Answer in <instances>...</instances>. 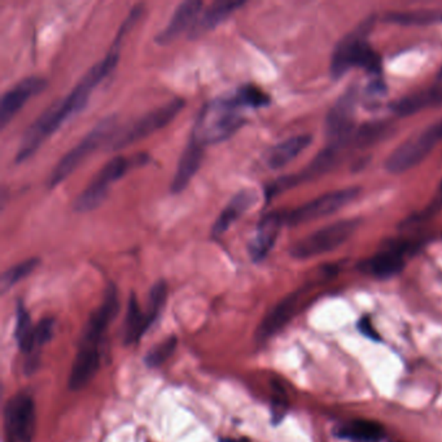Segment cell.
Returning <instances> with one entry per match:
<instances>
[{
	"label": "cell",
	"mask_w": 442,
	"mask_h": 442,
	"mask_svg": "<svg viewBox=\"0 0 442 442\" xmlns=\"http://www.w3.org/2000/svg\"><path fill=\"white\" fill-rule=\"evenodd\" d=\"M45 87V81L39 77H29L18 82L14 89L7 91L0 103V125L6 127L23 108L31 96L38 95Z\"/></svg>",
	"instance_id": "cell-12"
},
{
	"label": "cell",
	"mask_w": 442,
	"mask_h": 442,
	"mask_svg": "<svg viewBox=\"0 0 442 442\" xmlns=\"http://www.w3.org/2000/svg\"><path fill=\"white\" fill-rule=\"evenodd\" d=\"M185 102L183 99H174L169 103L163 104V107L153 109L146 116L135 121L133 125L127 126L118 131L109 140L112 151H117L129 147L139 140L147 138L149 135L161 130L169 125L170 122L177 117L178 113L185 108Z\"/></svg>",
	"instance_id": "cell-5"
},
{
	"label": "cell",
	"mask_w": 442,
	"mask_h": 442,
	"mask_svg": "<svg viewBox=\"0 0 442 442\" xmlns=\"http://www.w3.org/2000/svg\"><path fill=\"white\" fill-rule=\"evenodd\" d=\"M358 227L357 220H344L333 222L323 229L314 231L313 234L305 236L300 242L291 247V256L297 259L322 256L328 252L335 251L349 240Z\"/></svg>",
	"instance_id": "cell-4"
},
{
	"label": "cell",
	"mask_w": 442,
	"mask_h": 442,
	"mask_svg": "<svg viewBox=\"0 0 442 442\" xmlns=\"http://www.w3.org/2000/svg\"><path fill=\"white\" fill-rule=\"evenodd\" d=\"M298 297L296 295L289 296L284 298L281 303H278L267 316L264 322L258 327L257 339L266 340L274 333L283 328V325L287 323L288 320L292 318L297 306Z\"/></svg>",
	"instance_id": "cell-21"
},
{
	"label": "cell",
	"mask_w": 442,
	"mask_h": 442,
	"mask_svg": "<svg viewBox=\"0 0 442 442\" xmlns=\"http://www.w3.org/2000/svg\"><path fill=\"white\" fill-rule=\"evenodd\" d=\"M372 23V20L365 21L336 45L331 60V73L335 78L343 77L355 67L365 68L369 72H379L380 59L366 39Z\"/></svg>",
	"instance_id": "cell-3"
},
{
	"label": "cell",
	"mask_w": 442,
	"mask_h": 442,
	"mask_svg": "<svg viewBox=\"0 0 442 442\" xmlns=\"http://www.w3.org/2000/svg\"><path fill=\"white\" fill-rule=\"evenodd\" d=\"M203 157H204V146H201L199 141L191 138L178 163L177 173L171 183L173 193H179L190 185L192 178L199 170Z\"/></svg>",
	"instance_id": "cell-18"
},
{
	"label": "cell",
	"mask_w": 442,
	"mask_h": 442,
	"mask_svg": "<svg viewBox=\"0 0 442 442\" xmlns=\"http://www.w3.org/2000/svg\"><path fill=\"white\" fill-rule=\"evenodd\" d=\"M119 309L117 289L109 287L105 292L103 303L92 313L87 325H85L80 347H91L100 350V344L104 335L111 325L112 320L117 316Z\"/></svg>",
	"instance_id": "cell-11"
},
{
	"label": "cell",
	"mask_w": 442,
	"mask_h": 442,
	"mask_svg": "<svg viewBox=\"0 0 442 442\" xmlns=\"http://www.w3.org/2000/svg\"><path fill=\"white\" fill-rule=\"evenodd\" d=\"M283 222L284 215L278 212H273L266 214L258 223L256 234L249 243V254L254 262L265 259L266 256L273 249Z\"/></svg>",
	"instance_id": "cell-13"
},
{
	"label": "cell",
	"mask_w": 442,
	"mask_h": 442,
	"mask_svg": "<svg viewBox=\"0 0 442 442\" xmlns=\"http://www.w3.org/2000/svg\"><path fill=\"white\" fill-rule=\"evenodd\" d=\"M34 330L36 325L31 323L28 311L23 305H18L15 336L20 350L28 355H33L34 353Z\"/></svg>",
	"instance_id": "cell-26"
},
{
	"label": "cell",
	"mask_w": 442,
	"mask_h": 442,
	"mask_svg": "<svg viewBox=\"0 0 442 442\" xmlns=\"http://www.w3.org/2000/svg\"><path fill=\"white\" fill-rule=\"evenodd\" d=\"M336 435L352 441L375 442L384 436V428L375 421L354 420L338 429Z\"/></svg>",
	"instance_id": "cell-23"
},
{
	"label": "cell",
	"mask_w": 442,
	"mask_h": 442,
	"mask_svg": "<svg viewBox=\"0 0 442 442\" xmlns=\"http://www.w3.org/2000/svg\"><path fill=\"white\" fill-rule=\"evenodd\" d=\"M38 265H39V259L38 258H29V259L21 262V264H17V265L9 267L7 271H4L3 275H1V280H0L1 291L6 292L9 288L16 286L20 280L25 279L26 276H29L30 274L37 269Z\"/></svg>",
	"instance_id": "cell-27"
},
{
	"label": "cell",
	"mask_w": 442,
	"mask_h": 442,
	"mask_svg": "<svg viewBox=\"0 0 442 442\" xmlns=\"http://www.w3.org/2000/svg\"><path fill=\"white\" fill-rule=\"evenodd\" d=\"M117 61L118 45H113L105 59L96 64L95 67L91 68L69 95L61 99L58 103L52 104L47 111L43 112L37 118V121L33 125H30L20 143L18 152L16 155V163L26 161L37 152L38 148L43 144L45 140L48 139L52 134L60 129V126L63 125L68 118L72 117L73 114L83 109L91 92L105 77L109 75L117 65Z\"/></svg>",
	"instance_id": "cell-1"
},
{
	"label": "cell",
	"mask_w": 442,
	"mask_h": 442,
	"mask_svg": "<svg viewBox=\"0 0 442 442\" xmlns=\"http://www.w3.org/2000/svg\"><path fill=\"white\" fill-rule=\"evenodd\" d=\"M178 339L171 336L169 339L163 340L160 344H157L156 347H152L147 355L144 357V362L148 367L155 369L161 366L163 362L168 361L171 354L176 352L177 349Z\"/></svg>",
	"instance_id": "cell-29"
},
{
	"label": "cell",
	"mask_w": 442,
	"mask_h": 442,
	"mask_svg": "<svg viewBox=\"0 0 442 442\" xmlns=\"http://www.w3.org/2000/svg\"><path fill=\"white\" fill-rule=\"evenodd\" d=\"M257 200L258 193L254 190L244 188L237 192L217 218L212 229V235L214 237L223 235L243 214L247 213L257 203Z\"/></svg>",
	"instance_id": "cell-14"
},
{
	"label": "cell",
	"mask_w": 442,
	"mask_h": 442,
	"mask_svg": "<svg viewBox=\"0 0 442 442\" xmlns=\"http://www.w3.org/2000/svg\"><path fill=\"white\" fill-rule=\"evenodd\" d=\"M203 3L198 0H190L179 4L174 15L170 18L168 26L156 37L157 45H166L173 43L178 37H180L185 30L191 25L192 21L199 15Z\"/></svg>",
	"instance_id": "cell-15"
},
{
	"label": "cell",
	"mask_w": 442,
	"mask_h": 442,
	"mask_svg": "<svg viewBox=\"0 0 442 442\" xmlns=\"http://www.w3.org/2000/svg\"><path fill=\"white\" fill-rule=\"evenodd\" d=\"M310 143H311L310 135H297L284 140L267 151L265 156L266 165L270 169H281L309 147Z\"/></svg>",
	"instance_id": "cell-19"
},
{
	"label": "cell",
	"mask_w": 442,
	"mask_h": 442,
	"mask_svg": "<svg viewBox=\"0 0 442 442\" xmlns=\"http://www.w3.org/2000/svg\"><path fill=\"white\" fill-rule=\"evenodd\" d=\"M243 108H261L270 103V97L254 85H244L232 94Z\"/></svg>",
	"instance_id": "cell-28"
},
{
	"label": "cell",
	"mask_w": 442,
	"mask_h": 442,
	"mask_svg": "<svg viewBox=\"0 0 442 442\" xmlns=\"http://www.w3.org/2000/svg\"><path fill=\"white\" fill-rule=\"evenodd\" d=\"M4 418L8 435L14 441L31 442L37 426L36 404L31 396L18 393L11 398L6 406Z\"/></svg>",
	"instance_id": "cell-10"
},
{
	"label": "cell",
	"mask_w": 442,
	"mask_h": 442,
	"mask_svg": "<svg viewBox=\"0 0 442 442\" xmlns=\"http://www.w3.org/2000/svg\"><path fill=\"white\" fill-rule=\"evenodd\" d=\"M404 267V252L401 249H389L370 258L365 265V270L376 278L388 279L401 273Z\"/></svg>",
	"instance_id": "cell-22"
},
{
	"label": "cell",
	"mask_w": 442,
	"mask_h": 442,
	"mask_svg": "<svg viewBox=\"0 0 442 442\" xmlns=\"http://www.w3.org/2000/svg\"><path fill=\"white\" fill-rule=\"evenodd\" d=\"M151 325L148 323L144 311L140 309L139 303L135 296H131L127 313H126L125 327H124V338L126 344H133L147 332Z\"/></svg>",
	"instance_id": "cell-24"
},
{
	"label": "cell",
	"mask_w": 442,
	"mask_h": 442,
	"mask_svg": "<svg viewBox=\"0 0 442 442\" xmlns=\"http://www.w3.org/2000/svg\"><path fill=\"white\" fill-rule=\"evenodd\" d=\"M243 109L232 94L209 102L196 119L192 139L204 147L229 139L245 124Z\"/></svg>",
	"instance_id": "cell-2"
},
{
	"label": "cell",
	"mask_w": 442,
	"mask_h": 442,
	"mask_svg": "<svg viewBox=\"0 0 442 442\" xmlns=\"http://www.w3.org/2000/svg\"><path fill=\"white\" fill-rule=\"evenodd\" d=\"M242 0H220L215 1L200 17L199 21L192 28V37H199L200 34L217 28L220 23L229 18L239 8L243 7Z\"/></svg>",
	"instance_id": "cell-20"
},
{
	"label": "cell",
	"mask_w": 442,
	"mask_h": 442,
	"mask_svg": "<svg viewBox=\"0 0 442 442\" xmlns=\"http://www.w3.org/2000/svg\"><path fill=\"white\" fill-rule=\"evenodd\" d=\"M360 195V188H344L339 191H332L319 196L317 199L311 200L303 204L295 210L284 215V222L288 226H300L310 222L322 220L325 217H330L332 214L338 213L343 207L350 204Z\"/></svg>",
	"instance_id": "cell-9"
},
{
	"label": "cell",
	"mask_w": 442,
	"mask_h": 442,
	"mask_svg": "<svg viewBox=\"0 0 442 442\" xmlns=\"http://www.w3.org/2000/svg\"><path fill=\"white\" fill-rule=\"evenodd\" d=\"M53 328H55V322H53V319H50V318H45L36 325V330H34V353L37 352L38 349L43 347L45 343H48L51 340Z\"/></svg>",
	"instance_id": "cell-30"
},
{
	"label": "cell",
	"mask_w": 442,
	"mask_h": 442,
	"mask_svg": "<svg viewBox=\"0 0 442 442\" xmlns=\"http://www.w3.org/2000/svg\"><path fill=\"white\" fill-rule=\"evenodd\" d=\"M440 105H442V70H440L437 80L429 89L398 100L393 104V111L398 116H410L426 108H433Z\"/></svg>",
	"instance_id": "cell-16"
},
{
	"label": "cell",
	"mask_w": 442,
	"mask_h": 442,
	"mask_svg": "<svg viewBox=\"0 0 442 442\" xmlns=\"http://www.w3.org/2000/svg\"><path fill=\"white\" fill-rule=\"evenodd\" d=\"M441 192H442V183H441Z\"/></svg>",
	"instance_id": "cell-34"
},
{
	"label": "cell",
	"mask_w": 442,
	"mask_h": 442,
	"mask_svg": "<svg viewBox=\"0 0 442 442\" xmlns=\"http://www.w3.org/2000/svg\"><path fill=\"white\" fill-rule=\"evenodd\" d=\"M435 129L436 131H437V135H438V138H440V140H442V121L441 122H438V124H436Z\"/></svg>",
	"instance_id": "cell-32"
},
{
	"label": "cell",
	"mask_w": 442,
	"mask_h": 442,
	"mask_svg": "<svg viewBox=\"0 0 442 442\" xmlns=\"http://www.w3.org/2000/svg\"><path fill=\"white\" fill-rule=\"evenodd\" d=\"M221 442H248V441H244V440H234V438H225V440H221Z\"/></svg>",
	"instance_id": "cell-33"
},
{
	"label": "cell",
	"mask_w": 442,
	"mask_h": 442,
	"mask_svg": "<svg viewBox=\"0 0 442 442\" xmlns=\"http://www.w3.org/2000/svg\"><path fill=\"white\" fill-rule=\"evenodd\" d=\"M440 141L435 126L415 134L401 143L385 161V169L393 174H401L413 169L427 157Z\"/></svg>",
	"instance_id": "cell-8"
},
{
	"label": "cell",
	"mask_w": 442,
	"mask_h": 442,
	"mask_svg": "<svg viewBox=\"0 0 442 442\" xmlns=\"http://www.w3.org/2000/svg\"><path fill=\"white\" fill-rule=\"evenodd\" d=\"M100 367V350L80 347L69 376V388L80 391L94 379Z\"/></svg>",
	"instance_id": "cell-17"
},
{
	"label": "cell",
	"mask_w": 442,
	"mask_h": 442,
	"mask_svg": "<svg viewBox=\"0 0 442 442\" xmlns=\"http://www.w3.org/2000/svg\"><path fill=\"white\" fill-rule=\"evenodd\" d=\"M141 157L143 156H138L136 158L116 157L109 163H105L102 170L96 174L95 178L91 180V183L86 187V190L77 198L74 203V209L77 212L86 213L99 207L107 198L111 185L134 168Z\"/></svg>",
	"instance_id": "cell-7"
},
{
	"label": "cell",
	"mask_w": 442,
	"mask_h": 442,
	"mask_svg": "<svg viewBox=\"0 0 442 442\" xmlns=\"http://www.w3.org/2000/svg\"><path fill=\"white\" fill-rule=\"evenodd\" d=\"M388 23L405 25V26H426L442 23V11H413L397 12L387 16Z\"/></svg>",
	"instance_id": "cell-25"
},
{
	"label": "cell",
	"mask_w": 442,
	"mask_h": 442,
	"mask_svg": "<svg viewBox=\"0 0 442 442\" xmlns=\"http://www.w3.org/2000/svg\"><path fill=\"white\" fill-rule=\"evenodd\" d=\"M358 328H360L362 335L366 336L367 339L375 340V341L380 340V335L374 328V325H372L369 317L362 318L361 320L358 322Z\"/></svg>",
	"instance_id": "cell-31"
},
{
	"label": "cell",
	"mask_w": 442,
	"mask_h": 442,
	"mask_svg": "<svg viewBox=\"0 0 442 442\" xmlns=\"http://www.w3.org/2000/svg\"><path fill=\"white\" fill-rule=\"evenodd\" d=\"M114 127H116V117L111 116L103 119L94 130H91L73 149H70L67 155L60 160V163L56 165V168L50 176L48 187L53 188L63 180H65L74 170L81 165L83 160H86L89 155L104 144L105 140H111L114 135Z\"/></svg>",
	"instance_id": "cell-6"
}]
</instances>
